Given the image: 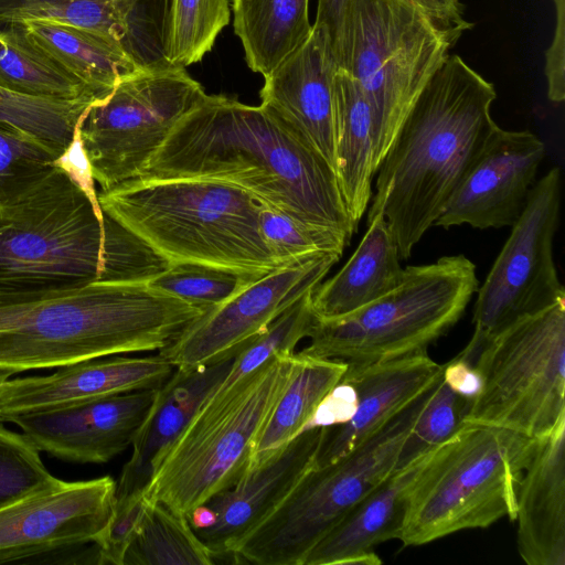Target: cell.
Wrapping results in <instances>:
<instances>
[{
	"instance_id": "cell-32",
	"label": "cell",
	"mask_w": 565,
	"mask_h": 565,
	"mask_svg": "<svg viewBox=\"0 0 565 565\" xmlns=\"http://www.w3.org/2000/svg\"><path fill=\"white\" fill-rule=\"evenodd\" d=\"M230 18L228 0H168L163 30L166 61L183 68L200 62Z\"/></svg>"
},
{
	"instance_id": "cell-27",
	"label": "cell",
	"mask_w": 565,
	"mask_h": 565,
	"mask_svg": "<svg viewBox=\"0 0 565 565\" xmlns=\"http://www.w3.org/2000/svg\"><path fill=\"white\" fill-rule=\"evenodd\" d=\"M20 23L38 47L100 98L141 68L122 46L89 30L47 20Z\"/></svg>"
},
{
	"instance_id": "cell-5",
	"label": "cell",
	"mask_w": 565,
	"mask_h": 565,
	"mask_svg": "<svg viewBox=\"0 0 565 565\" xmlns=\"http://www.w3.org/2000/svg\"><path fill=\"white\" fill-rule=\"evenodd\" d=\"M98 202L169 264H203L258 275L284 267L259 231L264 203L231 183L136 178L102 191Z\"/></svg>"
},
{
	"instance_id": "cell-39",
	"label": "cell",
	"mask_w": 565,
	"mask_h": 565,
	"mask_svg": "<svg viewBox=\"0 0 565 565\" xmlns=\"http://www.w3.org/2000/svg\"><path fill=\"white\" fill-rule=\"evenodd\" d=\"M57 481L30 439L0 423V508Z\"/></svg>"
},
{
	"instance_id": "cell-4",
	"label": "cell",
	"mask_w": 565,
	"mask_h": 565,
	"mask_svg": "<svg viewBox=\"0 0 565 565\" xmlns=\"http://www.w3.org/2000/svg\"><path fill=\"white\" fill-rule=\"evenodd\" d=\"M204 311L147 282L96 280L0 307V369L13 374L164 348Z\"/></svg>"
},
{
	"instance_id": "cell-29",
	"label": "cell",
	"mask_w": 565,
	"mask_h": 565,
	"mask_svg": "<svg viewBox=\"0 0 565 565\" xmlns=\"http://www.w3.org/2000/svg\"><path fill=\"white\" fill-rule=\"evenodd\" d=\"M233 26L247 66L270 74L310 36L309 0H233Z\"/></svg>"
},
{
	"instance_id": "cell-19",
	"label": "cell",
	"mask_w": 565,
	"mask_h": 565,
	"mask_svg": "<svg viewBox=\"0 0 565 565\" xmlns=\"http://www.w3.org/2000/svg\"><path fill=\"white\" fill-rule=\"evenodd\" d=\"M162 355L96 358L0 385V423L71 404L159 388L173 373Z\"/></svg>"
},
{
	"instance_id": "cell-26",
	"label": "cell",
	"mask_w": 565,
	"mask_h": 565,
	"mask_svg": "<svg viewBox=\"0 0 565 565\" xmlns=\"http://www.w3.org/2000/svg\"><path fill=\"white\" fill-rule=\"evenodd\" d=\"M333 170L347 211L359 225L372 196L374 125L372 107L355 79L338 68L333 81Z\"/></svg>"
},
{
	"instance_id": "cell-34",
	"label": "cell",
	"mask_w": 565,
	"mask_h": 565,
	"mask_svg": "<svg viewBox=\"0 0 565 565\" xmlns=\"http://www.w3.org/2000/svg\"><path fill=\"white\" fill-rule=\"evenodd\" d=\"M262 276L203 264L177 263L170 264L147 284L205 312L226 302Z\"/></svg>"
},
{
	"instance_id": "cell-25",
	"label": "cell",
	"mask_w": 565,
	"mask_h": 565,
	"mask_svg": "<svg viewBox=\"0 0 565 565\" xmlns=\"http://www.w3.org/2000/svg\"><path fill=\"white\" fill-rule=\"evenodd\" d=\"M383 214L367 220V231L353 255L330 279L311 294V309L319 320L349 315L394 289L405 268Z\"/></svg>"
},
{
	"instance_id": "cell-13",
	"label": "cell",
	"mask_w": 565,
	"mask_h": 565,
	"mask_svg": "<svg viewBox=\"0 0 565 565\" xmlns=\"http://www.w3.org/2000/svg\"><path fill=\"white\" fill-rule=\"evenodd\" d=\"M561 207V170L535 182L510 236L477 290L475 331L457 355L473 364L484 345L516 320L561 300L565 289L553 258Z\"/></svg>"
},
{
	"instance_id": "cell-28",
	"label": "cell",
	"mask_w": 565,
	"mask_h": 565,
	"mask_svg": "<svg viewBox=\"0 0 565 565\" xmlns=\"http://www.w3.org/2000/svg\"><path fill=\"white\" fill-rule=\"evenodd\" d=\"M347 366L340 360L295 352L290 374L259 431L249 467L307 429L319 405L340 383Z\"/></svg>"
},
{
	"instance_id": "cell-16",
	"label": "cell",
	"mask_w": 565,
	"mask_h": 565,
	"mask_svg": "<svg viewBox=\"0 0 565 565\" xmlns=\"http://www.w3.org/2000/svg\"><path fill=\"white\" fill-rule=\"evenodd\" d=\"M545 156L544 142L529 130L489 137L447 201L435 225L473 228L512 226L522 213Z\"/></svg>"
},
{
	"instance_id": "cell-10",
	"label": "cell",
	"mask_w": 565,
	"mask_h": 565,
	"mask_svg": "<svg viewBox=\"0 0 565 565\" xmlns=\"http://www.w3.org/2000/svg\"><path fill=\"white\" fill-rule=\"evenodd\" d=\"M440 377L350 452L323 467H312L244 537L234 553L236 561L303 565L309 552L342 516L396 469L402 446Z\"/></svg>"
},
{
	"instance_id": "cell-42",
	"label": "cell",
	"mask_w": 565,
	"mask_h": 565,
	"mask_svg": "<svg viewBox=\"0 0 565 565\" xmlns=\"http://www.w3.org/2000/svg\"><path fill=\"white\" fill-rule=\"evenodd\" d=\"M557 18L554 38L546 51L545 75L547 78V96L553 103H562L565 98L564 86V0H555Z\"/></svg>"
},
{
	"instance_id": "cell-22",
	"label": "cell",
	"mask_w": 565,
	"mask_h": 565,
	"mask_svg": "<svg viewBox=\"0 0 565 565\" xmlns=\"http://www.w3.org/2000/svg\"><path fill=\"white\" fill-rule=\"evenodd\" d=\"M516 544L529 565H565V419L536 439L520 481Z\"/></svg>"
},
{
	"instance_id": "cell-36",
	"label": "cell",
	"mask_w": 565,
	"mask_h": 565,
	"mask_svg": "<svg viewBox=\"0 0 565 565\" xmlns=\"http://www.w3.org/2000/svg\"><path fill=\"white\" fill-rule=\"evenodd\" d=\"M259 231L267 248L284 267L320 253L342 255L350 243L337 231L303 224L265 204L259 212Z\"/></svg>"
},
{
	"instance_id": "cell-43",
	"label": "cell",
	"mask_w": 565,
	"mask_h": 565,
	"mask_svg": "<svg viewBox=\"0 0 565 565\" xmlns=\"http://www.w3.org/2000/svg\"><path fill=\"white\" fill-rule=\"evenodd\" d=\"M443 379L452 390L471 402L479 392L480 380L476 370L457 356L443 364Z\"/></svg>"
},
{
	"instance_id": "cell-41",
	"label": "cell",
	"mask_w": 565,
	"mask_h": 565,
	"mask_svg": "<svg viewBox=\"0 0 565 565\" xmlns=\"http://www.w3.org/2000/svg\"><path fill=\"white\" fill-rule=\"evenodd\" d=\"M454 46L473 24L463 17L460 0H411Z\"/></svg>"
},
{
	"instance_id": "cell-8",
	"label": "cell",
	"mask_w": 565,
	"mask_h": 565,
	"mask_svg": "<svg viewBox=\"0 0 565 565\" xmlns=\"http://www.w3.org/2000/svg\"><path fill=\"white\" fill-rule=\"evenodd\" d=\"M452 45L411 0H350L332 47L373 111L374 169Z\"/></svg>"
},
{
	"instance_id": "cell-21",
	"label": "cell",
	"mask_w": 565,
	"mask_h": 565,
	"mask_svg": "<svg viewBox=\"0 0 565 565\" xmlns=\"http://www.w3.org/2000/svg\"><path fill=\"white\" fill-rule=\"evenodd\" d=\"M347 364L340 382L355 393L354 412L344 423L323 426L313 467H323L350 452L433 385L443 371L427 351Z\"/></svg>"
},
{
	"instance_id": "cell-18",
	"label": "cell",
	"mask_w": 565,
	"mask_h": 565,
	"mask_svg": "<svg viewBox=\"0 0 565 565\" xmlns=\"http://www.w3.org/2000/svg\"><path fill=\"white\" fill-rule=\"evenodd\" d=\"M322 435L323 426L305 429L204 503L213 524L194 532L214 557L234 555L244 537L287 498L313 467Z\"/></svg>"
},
{
	"instance_id": "cell-37",
	"label": "cell",
	"mask_w": 565,
	"mask_h": 565,
	"mask_svg": "<svg viewBox=\"0 0 565 565\" xmlns=\"http://www.w3.org/2000/svg\"><path fill=\"white\" fill-rule=\"evenodd\" d=\"M471 401L452 390L441 377L406 437L396 465L405 467L449 439L463 424Z\"/></svg>"
},
{
	"instance_id": "cell-11",
	"label": "cell",
	"mask_w": 565,
	"mask_h": 565,
	"mask_svg": "<svg viewBox=\"0 0 565 565\" xmlns=\"http://www.w3.org/2000/svg\"><path fill=\"white\" fill-rule=\"evenodd\" d=\"M472 366L480 387L463 424L548 435L565 419V300L503 329Z\"/></svg>"
},
{
	"instance_id": "cell-23",
	"label": "cell",
	"mask_w": 565,
	"mask_h": 565,
	"mask_svg": "<svg viewBox=\"0 0 565 565\" xmlns=\"http://www.w3.org/2000/svg\"><path fill=\"white\" fill-rule=\"evenodd\" d=\"M235 356L193 369H175L158 388L124 465L116 498L145 492L154 469L206 397L230 372Z\"/></svg>"
},
{
	"instance_id": "cell-44",
	"label": "cell",
	"mask_w": 565,
	"mask_h": 565,
	"mask_svg": "<svg viewBox=\"0 0 565 565\" xmlns=\"http://www.w3.org/2000/svg\"><path fill=\"white\" fill-rule=\"evenodd\" d=\"M350 0H318L313 25L327 31L331 47L335 44Z\"/></svg>"
},
{
	"instance_id": "cell-31",
	"label": "cell",
	"mask_w": 565,
	"mask_h": 565,
	"mask_svg": "<svg viewBox=\"0 0 565 565\" xmlns=\"http://www.w3.org/2000/svg\"><path fill=\"white\" fill-rule=\"evenodd\" d=\"M214 556L188 518L148 499L124 565H211Z\"/></svg>"
},
{
	"instance_id": "cell-20",
	"label": "cell",
	"mask_w": 565,
	"mask_h": 565,
	"mask_svg": "<svg viewBox=\"0 0 565 565\" xmlns=\"http://www.w3.org/2000/svg\"><path fill=\"white\" fill-rule=\"evenodd\" d=\"M338 70L327 31L312 24L309 39L264 76L260 106L333 168L334 96Z\"/></svg>"
},
{
	"instance_id": "cell-30",
	"label": "cell",
	"mask_w": 565,
	"mask_h": 565,
	"mask_svg": "<svg viewBox=\"0 0 565 565\" xmlns=\"http://www.w3.org/2000/svg\"><path fill=\"white\" fill-rule=\"evenodd\" d=\"M0 85L56 99H103L38 47L20 22L0 24Z\"/></svg>"
},
{
	"instance_id": "cell-35",
	"label": "cell",
	"mask_w": 565,
	"mask_h": 565,
	"mask_svg": "<svg viewBox=\"0 0 565 565\" xmlns=\"http://www.w3.org/2000/svg\"><path fill=\"white\" fill-rule=\"evenodd\" d=\"M312 291L313 289L303 294L242 348L235 355L230 372L216 388L230 386L273 356L295 353L297 344L308 338L315 321L311 309Z\"/></svg>"
},
{
	"instance_id": "cell-40",
	"label": "cell",
	"mask_w": 565,
	"mask_h": 565,
	"mask_svg": "<svg viewBox=\"0 0 565 565\" xmlns=\"http://www.w3.org/2000/svg\"><path fill=\"white\" fill-rule=\"evenodd\" d=\"M147 502L148 498L145 492L116 498L113 514L95 541L98 563L124 565L127 551L138 532Z\"/></svg>"
},
{
	"instance_id": "cell-3",
	"label": "cell",
	"mask_w": 565,
	"mask_h": 565,
	"mask_svg": "<svg viewBox=\"0 0 565 565\" xmlns=\"http://www.w3.org/2000/svg\"><path fill=\"white\" fill-rule=\"evenodd\" d=\"M492 83L449 54L403 120L376 171L367 220L383 214L407 259L498 125Z\"/></svg>"
},
{
	"instance_id": "cell-46",
	"label": "cell",
	"mask_w": 565,
	"mask_h": 565,
	"mask_svg": "<svg viewBox=\"0 0 565 565\" xmlns=\"http://www.w3.org/2000/svg\"><path fill=\"white\" fill-rule=\"evenodd\" d=\"M553 1H555V0H553Z\"/></svg>"
},
{
	"instance_id": "cell-38",
	"label": "cell",
	"mask_w": 565,
	"mask_h": 565,
	"mask_svg": "<svg viewBox=\"0 0 565 565\" xmlns=\"http://www.w3.org/2000/svg\"><path fill=\"white\" fill-rule=\"evenodd\" d=\"M62 154L33 135L0 125V203L41 179Z\"/></svg>"
},
{
	"instance_id": "cell-24",
	"label": "cell",
	"mask_w": 565,
	"mask_h": 565,
	"mask_svg": "<svg viewBox=\"0 0 565 565\" xmlns=\"http://www.w3.org/2000/svg\"><path fill=\"white\" fill-rule=\"evenodd\" d=\"M395 469L356 502L309 552L303 565H379L374 547L398 539L407 492L430 454Z\"/></svg>"
},
{
	"instance_id": "cell-1",
	"label": "cell",
	"mask_w": 565,
	"mask_h": 565,
	"mask_svg": "<svg viewBox=\"0 0 565 565\" xmlns=\"http://www.w3.org/2000/svg\"><path fill=\"white\" fill-rule=\"evenodd\" d=\"M139 178L226 182L303 224L358 231L331 164L260 105L224 95L184 115Z\"/></svg>"
},
{
	"instance_id": "cell-9",
	"label": "cell",
	"mask_w": 565,
	"mask_h": 565,
	"mask_svg": "<svg viewBox=\"0 0 565 565\" xmlns=\"http://www.w3.org/2000/svg\"><path fill=\"white\" fill-rule=\"evenodd\" d=\"M479 288L463 255L408 266L402 281L364 307L331 320L315 317L300 352L345 363H372L427 351L463 315Z\"/></svg>"
},
{
	"instance_id": "cell-12",
	"label": "cell",
	"mask_w": 565,
	"mask_h": 565,
	"mask_svg": "<svg viewBox=\"0 0 565 565\" xmlns=\"http://www.w3.org/2000/svg\"><path fill=\"white\" fill-rule=\"evenodd\" d=\"M206 95L185 68L163 64L137 70L92 103L76 128L102 191L139 178L179 120Z\"/></svg>"
},
{
	"instance_id": "cell-15",
	"label": "cell",
	"mask_w": 565,
	"mask_h": 565,
	"mask_svg": "<svg viewBox=\"0 0 565 565\" xmlns=\"http://www.w3.org/2000/svg\"><path fill=\"white\" fill-rule=\"evenodd\" d=\"M116 501L104 476L53 486L0 508V564L95 543Z\"/></svg>"
},
{
	"instance_id": "cell-2",
	"label": "cell",
	"mask_w": 565,
	"mask_h": 565,
	"mask_svg": "<svg viewBox=\"0 0 565 565\" xmlns=\"http://www.w3.org/2000/svg\"><path fill=\"white\" fill-rule=\"evenodd\" d=\"M169 266L57 166L0 203V307L96 280L147 282Z\"/></svg>"
},
{
	"instance_id": "cell-7",
	"label": "cell",
	"mask_w": 565,
	"mask_h": 565,
	"mask_svg": "<svg viewBox=\"0 0 565 565\" xmlns=\"http://www.w3.org/2000/svg\"><path fill=\"white\" fill-rule=\"evenodd\" d=\"M294 354L273 356L230 386L215 387L159 460L146 497L188 516L235 486L286 385Z\"/></svg>"
},
{
	"instance_id": "cell-17",
	"label": "cell",
	"mask_w": 565,
	"mask_h": 565,
	"mask_svg": "<svg viewBox=\"0 0 565 565\" xmlns=\"http://www.w3.org/2000/svg\"><path fill=\"white\" fill-rule=\"evenodd\" d=\"M158 388L76 403L14 418L40 450L61 460L105 463L131 446Z\"/></svg>"
},
{
	"instance_id": "cell-45",
	"label": "cell",
	"mask_w": 565,
	"mask_h": 565,
	"mask_svg": "<svg viewBox=\"0 0 565 565\" xmlns=\"http://www.w3.org/2000/svg\"><path fill=\"white\" fill-rule=\"evenodd\" d=\"M12 375H13V373H12V372H10V371H8V370H4V369H0V385H1L4 381H7V380L11 379V376H12Z\"/></svg>"
},
{
	"instance_id": "cell-6",
	"label": "cell",
	"mask_w": 565,
	"mask_h": 565,
	"mask_svg": "<svg viewBox=\"0 0 565 565\" xmlns=\"http://www.w3.org/2000/svg\"><path fill=\"white\" fill-rule=\"evenodd\" d=\"M536 439L463 424L433 450L407 492L398 539L419 546L462 530L515 521L521 478Z\"/></svg>"
},
{
	"instance_id": "cell-14",
	"label": "cell",
	"mask_w": 565,
	"mask_h": 565,
	"mask_svg": "<svg viewBox=\"0 0 565 565\" xmlns=\"http://www.w3.org/2000/svg\"><path fill=\"white\" fill-rule=\"evenodd\" d=\"M342 255L320 253L275 269L188 323L159 354L174 369L235 356L292 302L315 289Z\"/></svg>"
},
{
	"instance_id": "cell-33",
	"label": "cell",
	"mask_w": 565,
	"mask_h": 565,
	"mask_svg": "<svg viewBox=\"0 0 565 565\" xmlns=\"http://www.w3.org/2000/svg\"><path fill=\"white\" fill-rule=\"evenodd\" d=\"M95 100L31 96L0 85V125L33 135L64 153L82 114Z\"/></svg>"
}]
</instances>
